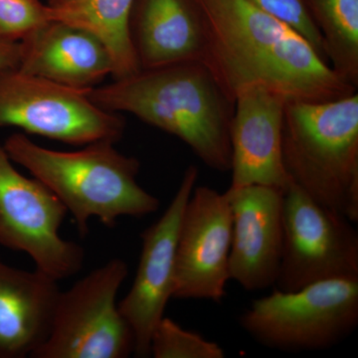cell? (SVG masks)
I'll return each instance as SVG.
<instances>
[{
  "instance_id": "6da1fadb",
  "label": "cell",
  "mask_w": 358,
  "mask_h": 358,
  "mask_svg": "<svg viewBox=\"0 0 358 358\" xmlns=\"http://www.w3.org/2000/svg\"><path fill=\"white\" fill-rule=\"evenodd\" d=\"M196 1L206 37L203 62L233 101L253 86L303 102L357 93L307 40L249 0Z\"/></svg>"
},
{
  "instance_id": "7a4b0ae2",
  "label": "cell",
  "mask_w": 358,
  "mask_h": 358,
  "mask_svg": "<svg viewBox=\"0 0 358 358\" xmlns=\"http://www.w3.org/2000/svg\"><path fill=\"white\" fill-rule=\"evenodd\" d=\"M112 113H129L186 143L207 166L230 171L233 101L202 61L141 69L87 91Z\"/></svg>"
},
{
  "instance_id": "3957f363",
  "label": "cell",
  "mask_w": 358,
  "mask_h": 358,
  "mask_svg": "<svg viewBox=\"0 0 358 358\" xmlns=\"http://www.w3.org/2000/svg\"><path fill=\"white\" fill-rule=\"evenodd\" d=\"M15 164L51 190L74 218L80 234L98 218L115 227L121 217L141 218L159 209L160 201L138 183L140 160L120 152L112 141H96L74 152L41 147L15 133L3 145Z\"/></svg>"
},
{
  "instance_id": "277c9868",
  "label": "cell",
  "mask_w": 358,
  "mask_h": 358,
  "mask_svg": "<svg viewBox=\"0 0 358 358\" xmlns=\"http://www.w3.org/2000/svg\"><path fill=\"white\" fill-rule=\"evenodd\" d=\"M282 157L292 183L319 203L358 221V95L287 101Z\"/></svg>"
},
{
  "instance_id": "5b68a950",
  "label": "cell",
  "mask_w": 358,
  "mask_h": 358,
  "mask_svg": "<svg viewBox=\"0 0 358 358\" xmlns=\"http://www.w3.org/2000/svg\"><path fill=\"white\" fill-rule=\"evenodd\" d=\"M254 341L282 352L339 345L358 326V278L327 280L257 299L239 320Z\"/></svg>"
},
{
  "instance_id": "8992f818",
  "label": "cell",
  "mask_w": 358,
  "mask_h": 358,
  "mask_svg": "<svg viewBox=\"0 0 358 358\" xmlns=\"http://www.w3.org/2000/svg\"><path fill=\"white\" fill-rule=\"evenodd\" d=\"M128 275V265L122 259H110L67 291H61L50 333L32 358H126L134 355V334L117 301Z\"/></svg>"
},
{
  "instance_id": "52a82bcc",
  "label": "cell",
  "mask_w": 358,
  "mask_h": 358,
  "mask_svg": "<svg viewBox=\"0 0 358 358\" xmlns=\"http://www.w3.org/2000/svg\"><path fill=\"white\" fill-rule=\"evenodd\" d=\"M74 145L121 140L124 117L98 107L87 91L69 88L17 67L0 69V128Z\"/></svg>"
},
{
  "instance_id": "ba28073f",
  "label": "cell",
  "mask_w": 358,
  "mask_h": 358,
  "mask_svg": "<svg viewBox=\"0 0 358 358\" xmlns=\"http://www.w3.org/2000/svg\"><path fill=\"white\" fill-rule=\"evenodd\" d=\"M345 216L289 183L282 197V248L275 289L296 291L358 278V233Z\"/></svg>"
},
{
  "instance_id": "9c48e42d",
  "label": "cell",
  "mask_w": 358,
  "mask_h": 358,
  "mask_svg": "<svg viewBox=\"0 0 358 358\" xmlns=\"http://www.w3.org/2000/svg\"><path fill=\"white\" fill-rule=\"evenodd\" d=\"M0 145V246L27 254L35 268L56 281L83 268L85 251L60 234L68 214L38 179L26 178Z\"/></svg>"
},
{
  "instance_id": "30bf717a",
  "label": "cell",
  "mask_w": 358,
  "mask_h": 358,
  "mask_svg": "<svg viewBox=\"0 0 358 358\" xmlns=\"http://www.w3.org/2000/svg\"><path fill=\"white\" fill-rule=\"evenodd\" d=\"M231 241L227 195L195 186L179 226L173 298L220 303L230 281Z\"/></svg>"
},
{
  "instance_id": "8fae6325",
  "label": "cell",
  "mask_w": 358,
  "mask_h": 358,
  "mask_svg": "<svg viewBox=\"0 0 358 358\" xmlns=\"http://www.w3.org/2000/svg\"><path fill=\"white\" fill-rule=\"evenodd\" d=\"M199 169L187 167L178 192L162 217L141 233V253L133 285L119 310L134 338L138 357L150 355V338L173 299L176 245L185 205L196 186Z\"/></svg>"
},
{
  "instance_id": "7c38bea8",
  "label": "cell",
  "mask_w": 358,
  "mask_h": 358,
  "mask_svg": "<svg viewBox=\"0 0 358 358\" xmlns=\"http://www.w3.org/2000/svg\"><path fill=\"white\" fill-rule=\"evenodd\" d=\"M285 190L265 185L229 188L232 214L229 277L247 292L275 286L282 248Z\"/></svg>"
},
{
  "instance_id": "4fadbf2b",
  "label": "cell",
  "mask_w": 358,
  "mask_h": 358,
  "mask_svg": "<svg viewBox=\"0 0 358 358\" xmlns=\"http://www.w3.org/2000/svg\"><path fill=\"white\" fill-rule=\"evenodd\" d=\"M287 99L265 87L243 89L235 96L230 140L229 188L265 185L285 190L291 180L282 157Z\"/></svg>"
},
{
  "instance_id": "5bb4252c",
  "label": "cell",
  "mask_w": 358,
  "mask_h": 358,
  "mask_svg": "<svg viewBox=\"0 0 358 358\" xmlns=\"http://www.w3.org/2000/svg\"><path fill=\"white\" fill-rule=\"evenodd\" d=\"M17 68L83 91L114 73L112 56L95 34L59 20L48 21L20 40Z\"/></svg>"
},
{
  "instance_id": "9a60e30c",
  "label": "cell",
  "mask_w": 358,
  "mask_h": 358,
  "mask_svg": "<svg viewBox=\"0 0 358 358\" xmlns=\"http://www.w3.org/2000/svg\"><path fill=\"white\" fill-rule=\"evenodd\" d=\"M129 30L141 69L204 61L206 37L196 0H134Z\"/></svg>"
},
{
  "instance_id": "2e32d148",
  "label": "cell",
  "mask_w": 358,
  "mask_h": 358,
  "mask_svg": "<svg viewBox=\"0 0 358 358\" xmlns=\"http://www.w3.org/2000/svg\"><path fill=\"white\" fill-rule=\"evenodd\" d=\"M58 281L0 259V358L32 357L48 338Z\"/></svg>"
},
{
  "instance_id": "e0dca14e",
  "label": "cell",
  "mask_w": 358,
  "mask_h": 358,
  "mask_svg": "<svg viewBox=\"0 0 358 358\" xmlns=\"http://www.w3.org/2000/svg\"><path fill=\"white\" fill-rule=\"evenodd\" d=\"M134 0H79L49 6L51 20L63 21L95 34L107 47L114 79L131 76L141 70L131 37L129 20Z\"/></svg>"
},
{
  "instance_id": "ac0fdd59",
  "label": "cell",
  "mask_w": 358,
  "mask_h": 358,
  "mask_svg": "<svg viewBox=\"0 0 358 358\" xmlns=\"http://www.w3.org/2000/svg\"><path fill=\"white\" fill-rule=\"evenodd\" d=\"M331 69L358 86V0H306Z\"/></svg>"
},
{
  "instance_id": "d6986e66",
  "label": "cell",
  "mask_w": 358,
  "mask_h": 358,
  "mask_svg": "<svg viewBox=\"0 0 358 358\" xmlns=\"http://www.w3.org/2000/svg\"><path fill=\"white\" fill-rule=\"evenodd\" d=\"M150 355L155 358H224L225 352L218 343L164 317L152 331Z\"/></svg>"
},
{
  "instance_id": "ffe728a7",
  "label": "cell",
  "mask_w": 358,
  "mask_h": 358,
  "mask_svg": "<svg viewBox=\"0 0 358 358\" xmlns=\"http://www.w3.org/2000/svg\"><path fill=\"white\" fill-rule=\"evenodd\" d=\"M50 20L40 0H0V39L20 42Z\"/></svg>"
},
{
  "instance_id": "44dd1931",
  "label": "cell",
  "mask_w": 358,
  "mask_h": 358,
  "mask_svg": "<svg viewBox=\"0 0 358 358\" xmlns=\"http://www.w3.org/2000/svg\"><path fill=\"white\" fill-rule=\"evenodd\" d=\"M264 13L268 14L303 37L315 50L327 61L324 40L315 25L306 0H249Z\"/></svg>"
},
{
  "instance_id": "7402d4cb",
  "label": "cell",
  "mask_w": 358,
  "mask_h": 358,
  "mask_svg": "<svg viewBox=\"0 0 358 358\" xmlns=\"http://www.w3.org/2000/svg\"><path fill=\"white\" fill-rule=\"evenodd\" d=\"M20 61V42L0 39V69L17 67Z\"/></svg>"
},
{
  "instance_id": "603a6c76",
  "label": "cell",
  "mask_w": 358,
  "mask_h": 358,
  "mask_svg": "<svg viewBox=\"0 0 358 358\" xmlns=\"http://www.w3.org/2000/svg\"><path fill=\"white\" fill-rule=\"evenodd\" d=\"M79 1V0H47V4L51 7H57L65 6V4L72 3V2Z\"/></svg>"
}]
</instances>
